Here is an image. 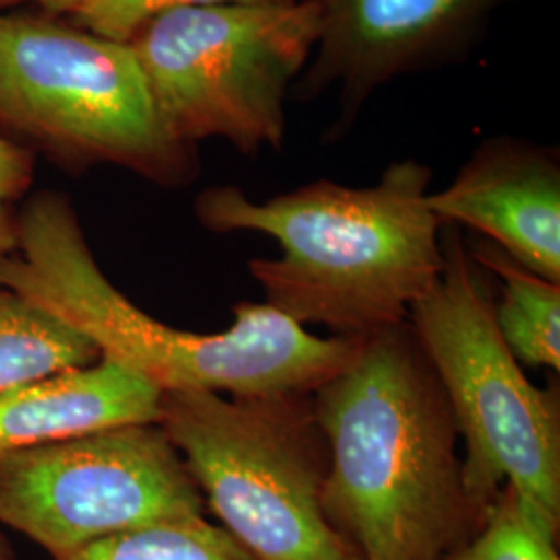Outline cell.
Returning <instances> with one entry per match:
<instances>
[{
	"mask_svg": "<svg viewBox=\"0 0 560 560\" xmlns=\"http://www.w3.org/2000/svg\"><path fill=\"white\" fill-rule=\"evenodd\" d=\"M0 120L85 162L162 185L189 179V145L154 110L129 44L52 21L0 15Z\"/></svg>",
	"mask_w": 560,
	"mask_h": 560,
	"instance_id": "7",
	"label": "cell"
},
{
	"mask_svg": "<svg viewBox=\"0 0 560 560\" xmlns=\"http://www.w3.org/2000/svg\"><path fill=\"white\" fill-rule=\"evenodd\" d=\"M430 180L425 164L399 161L370 187L318 179L256 201L237 185H219L200 194L196 217L212 233L279 243V258L247 264L266 305L300 326L365 337L409 320L441 280L442 222L428 206Z\"/></svg>",
	"mask_w": 560,
	"mask_h": 560,
	"instance_id": "2",
	"label": "cell"
},
{
	"mask_svg": "<svg viewBox=\"0 0 560 560\" xmlns=\"http://www.w3.org/2000/svg\"><path fill=\"white\" fill-rule=\"evenodd\" d=\"M444 268L409 312L465 444L463 483L481 513L504 483L560 523L559 384L538 388L509 351L494 320L490 272L463 229L442 224Z\"/></svg>",
	"mask_w": 560,
	"mask_h": 560,
	"instance_id": "4",
	"label": "cell"
},
{
	"mask_svg": "<svg viewBox=\"0 0 560 560\" xmlns=\"http://www.w3.org/2000/svg\"><path fill=\"white\" fill-rule=\"evenodd\" d=\"M0 560H15L13 548H11V544L2 534H0Z\"/></svg>",
	"mask_w": 560,
	"mask_h": 560,
	"instance_id": "20",
	"label": "cell"
},
{
	"mask_svg": "<svg viewBox=\"0 0 560 560\" xmlns=\"http://www.w3.org/2000/svg\"><path fill=\"white\" fill-rule=\"evenodd\" d=\"M32 179L30 154L0 138V201L13 200L25 191Z\"/></svg>",
	"mask_w": 560,
	"mask_h": 560,
	"instance_id": "17",
	"label": "cell"
},
{
	"mask_svg": "<svg viewBox=\"0 0 560 560\" xmlns=\"http://www.w3.org/2000/svg\"><path fill=\"white\" fill-rule=\"evenodd\" d=\"M312 402L330 459L322 513L361 559L444 560L480 529L457 423L409 322L360 337Z\"/></svg>",
	"mask_w": 560,
	"mask_h": 560,
	"instance_id": "1",
	"label": "cell"
},
{
	"mask_svg": "<svg viewBox=\"0 0 560 560\" xmlns=\"http://www.w3.org/2000/svg\"><path fill=\"white\" fill-rule=\"evenodd\" d=\"M18 2H38L44 9L55 11V13H78L83 4L90 0H0V7L18 4Z\"/></svg>",
	"mask_w": 560,
	"mask_h": 560,
	"instance_id": "19",
	"label": "cell"
},
{
	"mask_svg": "<svg viewBox=\"0 0 560 560\" xmlns=\"http://www.w3.org/2000/svg\"><path fill=\"white\" fill-rule=\"evenodd\" d=\"M428 206L442 224L471 229L523 268L560 284V166L527 141H486Z\"/></svg>",
	"mask_w": 560,
	"mask_h": 560,
	"instance_id": "10",
	"label": "cell"
},
{
	"mask_svg": "<svg viewBox=\"0 0 560 560\" xmlns=\"http://www.w3.org/2000/svg\"><path fill=\"white\" fill-rule=\"evenodd\" d=\"M21 256L0 258V287L92 340L162 393L229 397L314 393L351 360L360 337H316L266 303L233 305L229 330H177L141 312L104 277L69 201L44 194L18 222Z\"/></svg>",
	"mask_w": 560,
	"mask_h": 560,
	"instance_id": "3",
	"label": "cell"
},
{
	"mask_svg": "<svg viewBox=\"0 0 560 560\" xmlns=\"http://www.w3.org/2000/svg\"><path fill=\"white\" fill-rule=\"evenodd\" d=\"M469 252L502 282L494 320L521 368L560 370V284L523 268L490 241L467 240Z\"/></svg>",
	"mask_w": 560,
	"mask_h": 560,
	"instance_id": "12",
	"label": "cell"
},
{
	"mask_svg": "<svg viewBox=\"0 0 560 560\" xmlns=\"http://www.w3.org/2000/svg\"><path fill=\"white\" fill-rule=\"evenodd\" d=\"M316 40L314 4L291 0L168 11L129 46L173 140H224L252 156L282 145L287 92Z\"/></svg>",
	"mask_w": 560,
	"mask_h": 560,
	"instance_id": "6",
	"label": "cell"
},
{
	"mask_svg": "<svg viewBox=\"0 0 560 560\" xmlns=\"http://www.w3.org/2000/svg\"><path fill=\"white\" fill-rule=\"evenodd\" d=\"M559 527L504 483L480 529L444 560H560Z\"/></svg>",
	"mask_w": 560,
	"mask_h": 560,
	"instance_id": "15",
	"label": "cell"
},
{
	"mask_svg": "<svg viewBox=\"0 0 560 560\" xmlns=\"http://www.w3.org/2000/svg\"><path fill=\"white\" fill-rule=\"evenodd\" d=\"M162 390L119 361H98L0 395V457L122 425L159 423Z\"/></svg>",
	"mask_w": 560,
	"mask_h": 560,
	"instance_id": "11",
	"label": "cell"
},
{
	"mask_svg": "<svg viewBox=\"0 0 560 560\" xmlns=\"http://www.w3.org/2000/svg\"><path fill=\"white\" fill-rule=\"evenodd\" d=\"M318 40L301 88L335 90L353 117L382 85L469 46L509 0H307Z\"/></svg>",
	"mask_w": 560,
	"mask_h": 560,
	"instance_id": "9",
	"label": "cell"
},
{
	"mask_svg": "<svg viewBox=\"0 0 560 560\" xmlns=\"http://www.w3.org/2000/svg\"><path fill=\"white\" fill-rule=\"evenodd\" d=\"M52 560H256L224 527L200 517L164 521L92 541Z\"/></svg>",
	"mask_w": 560,
	"mask_h": 560,
	"instance_id": "14",
	"label": "cell"
},
{
	"mask_svg": "<svg viewBox=\"0 0 560 560\" xmlns=\"http://www.w3.org/2000/svg\"><path fill=\"white\" fill-rule=\"evenodd\" d=\"M159 428L254 559L363 560L322 513L330 459L312 393H162Z\"/></svg>",
	"mask_w": 560,
	"mask_h": 560,
	"instance_id": "5",
	"label": "cell"
},
{
	"mask_svg": "<svg viewBox=\"0 0 560 560\" xmlns=\"http://www.w3.org/2000/svg\"><path fill=\"white\" fill-rule=\"evenodd\" d=\"M98 358L92 340L0 287V395Z\"/></svg>",
	"mask_w": 560,
	"mask_h": 560,
	"instance_id": "13",
	"label": "cell"
},
{
	"mask_svg": "<svg viewBox=\"0 0 560 560\" xmlns=\"http://www.w3.org/2000/svg\"><path fill=\"white\" fill-rule=\"evenodd\" d=\"M18 245V226L9 219L4 203L0 201V258H4Z\"/></svg>",
	"mask_w": 560,
	"mask_h": 560,
	"instance_id": "18",
	"label": "cell"
},
{
	"mask_svg": "<svg viewBox=\"0 0 560 560\" xmlns=\"http://www.w3.org/2000/svg\"><path fill=\"white\" fill-rule=\"evenodd\" d=\"M291 0H90L75 15L85 32L108 40L129 44L143 25L177 9L226 7V4H275Z\"/></svg>",
	"mask_w": 560,
	"mask_h": 560,
	"instance_id": "16",
	"label": "cell"
},
{
	"mask_svg": "<svg viewBox=\"0 0 560 560\" xmlns=\"http://www.w3.org/2000/svg\"><path fill=\"white\" fill-rule=\"evenodd\" d=\"M203 506L198 483L159 423L0 457V523L50 559L131 529L200 517Z\"/></svg>",
	"mask_w": 560,
	"mask_h": 560,
	"instance_id": "8",
	"label": "cell"
}]
</instances>
